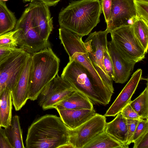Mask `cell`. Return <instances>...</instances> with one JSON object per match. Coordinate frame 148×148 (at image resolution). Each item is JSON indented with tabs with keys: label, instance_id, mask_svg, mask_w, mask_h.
<instances>
[{
	"label": "cell",
	"instance_id": "28",
	"mask_svg": "<svg viewBox=\"0 0 148 148\" xmlns=\"http://www.w3.org/2000/svg\"><path fill=\"white\" fill-rule=\"evenodd\" d=\"M147 132H148V119L139 121L133 136L132 143Z\"/></svg>",
	"mask_w": 148,
	"mask_h": 148
},
{
	"label": "cell",
	"instance_id": "9",
	"mask_svg": "<svg viewBox=\"0 0 148 148\" xmlns=\"http://www.w3.org/2000/svg\"><path fill=\"white\" fill-rule=\"evenodd\" d=\"M59 38L69 56V61L80 63L92 74L96 71L82 41V36L64 28L59 29Z\"/></svg>",
	"mask_w": 148,
	"mask_h": 148
},
{
	"label": "cell",
	"instance_id": "1",
	"mask_svg": "<svg viewBox=\"0 0 148 148\" xmlns=\"http://www.w3.org/2000/svg\"><path fill=\"white\" fill-rule=\"evenodd\" d=\"M70 129L61 118L47 114L34 120L28 129L26 148L71 147Z\"/></svg>",
	"mask_w": 148,
	"mask_h": 148
},
{
	"label": "cell",
	"instance_id": "21",
	"mask_svg": "<svg viewBox=\"0 0 148 148\" xmlns=\"http://www.w3.org/2000/svg\"><path fill=\"white\" fill-rule=\"evenodd\" d=\"M5 130L13 148H24L22 131L19 116L16 115L12 117L10 123L5 128Z\"/></svg>",
	"mask_w": 148,
	"mask_h": 148
},
{
	"label": "cell",
	"instance_id": "36",
	"mask_svg": "<svg viewBox=\"0 0 148 148\" xmlns=\"http://www.w3.org/2000/svg\"><path fill=\"white\" fill-rule=\"evenodd\" d=\"M60 0H38L49 7L55 6L57 5Z\"/></svg>",
	"mask_w": 148,
	"mask_h": 148
},
{
	"label": "cell",
	"instance_id": "35",
	"mask_svg": "<svg viewBox=\"0 0 148 148\" xmlns=\"http://www.w3.org/2000/svg\"><path fill=\"white\" fill-rule=\"evenodd\" d=\"M20 48H0V62L4 60L12 52Z\"/></svg>",
	"mask_w": 148,
	"mask_h": 148
},
{
	"label": "cell",
	"instance_id": "11",
	"mask_svg": "<svg viewBox=\"0 0 148 148\" xmlns=\"http://www.w3.org/2000/svg\"><path fill=\"white\" fill-rule=\"evenodd\" d=\"M75 91L71 85L58 74L40 93L38 104L44 110L53 109L56 104Z\"/></svg>",
	"mask_w": 148,
	"mask_h": 148
},
{
	"label": "cell",
	"instance_id": "38",
	"mask_svg": "<svg viewBox=\"0 0 148 148\" xmlns=\"http://www.w3.org/2000/svg\"><path fill=\"white\" fill-rule=\"evenodd\" d=\"M134 1H140L148 2V0H134Z\"/></svg>",
	"mask_w": 148,
	"mask_h": 148
},
{
	"label": "cell",
	"instance_id": "7",
	"mask_svg": "<svg viewBox=\"0 0 148 148\" xmlns=\"http://www.w3.org/2000/svg\"><path fill=\"white\" fill-rule=\"evenodd\" d=\"M106 29L104 31H95L90 33L84 42L91 61L95 69L103 80L114 91L113 80L108 76L103 63L104 52L107 51V35Z\"/></svg>",
	"mask_w": 148,
	"mask_h": 148
},
{
	"label": "cell",
	"instance_id": "17",
	"mask_svg": "<svg viewBox=\"0 0 148 148\" xmlns=\"http://www.w3.org/2000/svg\"><path fill=\"white\" fill-rule=\"evenodd\" d=\"M57 110L64 124L71 130L79 127L96 113L94 109H62Z\"/></svg>",
	"mask_w": 148,
	"mask_h": 148
},
{
	"label": "cell",
	"instance_id": "2",
	"mask_svg": "<svg viewBox=\"0 0 148 148\" xmlns=\"http://www.w3.org/2000/svg\"><path fill=\"white\" fill-rule=\"evenodd\" d=\"M102 12L99 0L72 1L61 10L58 23L60 27L83 37L100 22Z\"/></svg>",
	"mask_w": 148,
	"mask_h": 148
},
{
	"label": "cell",
	"instance_id": "16",
	"mask_svg": "<svg viewBox=\"0 0 148 148\" xmlns=\"http://www.w3.org/2000/svg\"><path fill=\"white\" fill-rule=\"evenodd\" d=\"M31 55L28 57L14 89L11 91L12 105L16 111L20 110L29 99V79Z\"/></svg>",
	"mask_w": 148,
	"mask_h": 148
},
{
	"label": "cell",
	"instance_id": "18",
	"mask_svg": "<svg viewBox=\"0 0 148 148\" xmlns=\"http://www.w3.org/2000/svg\"><path fill=\"white\" fill-rule=\"evenodd\" d=\"M62 109H94L93 104L87 97L75 91L56 104L53 107Z\"/></svg>",
	"mask_w": 148,
	"mask_h": 148
},
{
	"label": "cell",
	"instance_id": "39",
	"mask_svg": "<svg viewBox=\"0 0 148 148\" xmlns=\"http://www.w3.org/2000/svg\"><path fill=\"white\" fill-rule=\"evenodd\" d=\"M0 1H7L8 0H0Z\"/></svg>",
	"mask_w": 148,
	"mask_h": 148
},
{
	"label": "cell",
	"instance_id": "19",
	"mask_svg": "<svg viewBox=\"0 0 148 148\" xmlns=\"http://www.w3.org/2000/svg\"><path fill=\"white\" fill-rule=\"evenodd\" d=\"M116 115L113 120L106 123L105 131L128 148L126 145L127 138V119L120 112Z\"/></svg>",
	"mask_w": 148,
	"mask_h": 148
},
{
	"label": "cell",
	"instance_id": "27",
	"mask_svg": "<svg viewBox=\"0 0 148 148\" xmlns=\"http://www.w3.org/2000/svg\"><path fill=\"white\" fill-rule=\"evenodd\" d=\"M134 2L136 18L143 20L148 23V2L134 1Z\"/></svg>",
	"mask_w": 148,
	"mask_h": 148
},
{
	"label": "cell",
	"instance_id": "14",
	"mask_svg": "<svg viewBox=\"0 0 148 148\" xmlns=\"http://www.w3.org/2000/svg\"><path fill=\"white\" fill-rule=\"evenodd\" d=\"M33 22L39 36L48 40L53 28L52 17L49 7L39 1L30 3Z\"/></svg>",
	"mask_w": 148,
	"mask_h": 148
},
{
	"label": "cell",
	"instance_id": "22",
	"mask_svg": "<svg viewBox=\"0 0 148 148\" xmlns=\"http://www.w3.org/2000/svg\"><path fill=\"white\" fill-rule=\"evenodd\" d=\"M126 148L109 134L105 131L95 137L84 148Z\"/></svg>",
	"mask_w": 148,
	"mask_h": 148
},
{
	"label": "cell",
	"instance_id": "24",
	"mask_svg": "<svg viewBox=\"0 0 148 148\" xmlns=\"http://www.w3.org/2000/svg\"><path fill=\"white\" fill-rule=\"evenodd\" d=\"M129 103L133 109L143 119H148V86L136 98Z\"/></svg>",
	"mask_w": 148,
	"mask_h": 148
},
{
	"label": "cell",
	"instance_id": "10",
	"mask_svg": "<svg viewBox=\"0 0 148 148\" xmlns=\"http://www.w3.org/2000/svg\"><path fill=\"white\" fill-rule=\"evenodd\" d=\"M106 123V116L96 113L76 128L70 129L71 147L84 148L96 135L105 131Z\"/></svg>",
	"mask_w": 148,
	"mask_h": 148
},
{
	"label": "cell",
	"instance_id": "5",
	"mask_svg": "<svg viewBox=\"0 0 148 148\" xmlns=\"http://www.w3.org/2000/svg\"><path fill=\"white\" fill-rule=\"evenodd\" d=\"M14 30L18 48L31 55L50 46L48 40L42 38L34 27L30 4L17 21Z\"/></svg>",
	"mask_w": 148,
	"mask_h": 148
},
{
	"label": "cell",
	"instance_id": "3",
	"mask_svg": "<svg viewBox=\"0 0 148 148\" xmlns=\"http://www.w3.org/2000/svg\"><path fill=\"white\" fill-rule=\"evenodd\" d=\"M60 62L50 46L31 55L29 99H37L43 89L58 74Z\"/></svg>",
	"mask_w": 148,
	"mask_h": 148
},
{
	"label": "cell",
	"instance_id": "13",
	"mask_svg": "<svg viewBox=\"0 0 148 148\" xmlns=\"http://www.w3.org/2000/svg\"><path fill=\"white\" fill-rule=\"evenodd\" d=\"M107 50L113 67V81L117 83H125L133 72L136 63L125 58L112 41H108Z\"/></svg>",
	"mask_w": 148,
	"mask_h": 148
},
{
	"label": "cell",
	"instance_id": "25",
	"mask_svg": "<svg viewBox=\"0 0 148 148\" xmlns=\"http://www.w3.org/2000/svg\"><path fill=\"white\" fill-rule=\"evenodd\" d=\"M135 37L147 52L148 47V23L136 18L132 25Z\"/></svg>",
	"mask_w": 148,
	"mask_h": 148
},
{
	"label": "cell",
	"instance_id": "34",
	"mask_svg": "<svg viewBox=\"0 0 148 148\" xmlns=\"http://www.w3.org/2000/svg\"><path fill=\"white\" fill-rule=\"evenodd\" d=\"M0 148H13L4 129L0 127Z\"/></svg>",
	"mask_w": 148,
	"mask_h": 148
},
{
	"label": "cell",
	"instance_id": "26",
	"mask_svg": "<svg viewBox=\"0 0 148 148\" xmlns=\"http://www.w3.org/2000/svg\"><path fill=\"white\" fill-rule=\"evenodd\" d=\"M15 33L13 30L0 35V48H19Z\"/></svg>",
	"mask_w": 148,
	"mask_h": 148
},
{
	"label": "cell",
	"instance_id": "31",
	"mask_svg": "<svg viewBox=\"0 0 148 148\" xmlns=\"http://www.w3.org/2000/svg\"><path fill=\"white\" fill-rule=\"evenodd\" d=\"M103 63L107 74L110 78L113 80L114 77L113 67L112 61L107 50L105 51L104 52Z\"/></svg>",
	"mask_w": 148,
	"mask_h": 148
},
{
	"label": "cell",
	"instance_id": "8",
	"mask_svg": "<svg viewBox=\"0 0 148 148\" xmlns=\"http://www.w3.org/2000/svg\"><path fill=\"white\" fill-rule=\"evenodd\" d=\"M30 55L20 48L0 62V96L5 88L14 89Z\"/></svg>",
	"mask_w": 148,
	"mask_h": 148
},
{
	"label": "cell",
	"instance_id": "12",
	"mask_svg": "<svg viewBox=\"0 0 148 148\" xmlns=\"http://www.w3.org/2000/svg\"><path fill=\"white\" fill-rule=\"evenodd\" d=\"M136 19L134 0H112L110 14L106 23L109 33L118 27L132 25Z\"/></svg>",
	"mask_w": 148,
	"mask_h": 148
},
{
	"label": "cell",
	"instance_id": "37",
	"mask_svg": "<svg viewBox=\"0 0 148 148\" xmlns=\"http://www.w3.org/2000/svg\"><path fill=\"white\" fill-rule=\"evenodd\" d=\"M24 2H33L35 0H23Z\"/></svg>",
	"mask_w": 148,
	"mask_h": 148
},
{
	"label": "cell",
	"instance_id": "32",
	"mask_svg": "<svg viewBox=\"0 0 148 148\" xmlns=\"http://www.w3.org/2000/svg\"><path fill=\"white\" fill-rule=\"evenodd\" d=\"M101 2L102 12L105 17V22L106 23L110 14L112 0H101Z\"/></svg>",
	"mask_w": 148,
	"mask_h": 148
},
{
	"label": "cell",
	"instance_id": "15",
	"mask_svg": "<svg viewBox=\"0 0 148 148\" xmlns=\"http://www.w3.org/2000/svg\"><path fill=\"white\" fill-rule=\"evenodd\" d=\"M142 70L139 69L133 73L130 80L107 111L104 116H115L130 102L142 79Z\"/></svg>",
	"mask_w": 148,
	"mask_h": 148
},
{
	"label": "cell",
	"instance_id": "6",
	"mask_svg": "<svg viewBox=\"0 0 148 148\" xmlns=\"http://www.w3.org/2000/svg\"><path fill=\"white\" fill-rule=\"evenodd\" d=\"M110 33L111 41L127 60L136 63L145 58L147 52L135 37L132 25L118 27Z\"/></svg>",
	"mask_w": 148,
	"mask_h": 148
},
{
	"label": "cell",
	"instance_id": "4",
	"mask_svg": "<svg viewBox=\"0 0 148 148\" xmlns=\"http://www.w3.org/2000/svg\"><path fill=\"white\" fill-rule=\"evenodd\" d=\"M61 76L76 91L88 98L93 104L106 105L110 101L112 95L100 88L86 69L78 62L69 61Z\"/></svg>",
	"mask_w": 148,
	"mask_h": 148
},
{
	"label": "cell",
	"instance_id": "20",
	"mask_svg": "<svg viewBox=\"0 0 148 148\" xmlns=\"http://www.w3.org/2000/svg\"><path fill=\"white\" fill-rule=\"evenodd\" d=\"M12 105L11 90L6 88L0 96V127L5 128L10 124Z\"/></svg>",
	"mask_w": 148,
	"mask_h": 148
},
{
	"label": "cell",
	"instance_id": "33",
	"mask_svg": "<svg viewBox=\"0 0 148 148\" xmlns=\"http://www.w3.org/2000/svg\"><path fill=\"white\" fill-rule=\"evenodd\" d=\"M133 143V148H148V132L140 137Z\"/></svg>",
	"mask_w": 148,
	"mask_h": 148
},
{
	"label": "cell",
	"instance_id": "30",
	"mask_svg": "<svg viewBox=\"0 0 148 148\" xmlns=\"http://www.w3.org/2000/svg\"><path fill=\"white\" fill-rule=\"evenodd\" d=\"M139 121L135 120L127 119V138L126 145H129L132 143L133 136Z\"/></svg>",
	"mask_w": 148,
	"mask_h": 148
},
{
	"label": "cell",
	"instance_id": "29",
	"mask_svg": "<svg viewBox=\"0 0 148 148\" xmlns=\"http://www.w3.org/2000/svg\"><path fill=\"white\" fill-rule=\"evenodd\" d=\"M120 112L123 117L127 119L139 121L143 119L131 107L129 103L122 109Z\"/></svg>",
	"mask_w": 148,
	"mask_h": 148
},
{
	"label": "cell",
	"instance_id": "23",
	"mask_svg": "<svg viewBox=\"0 0 148 148\" xmlns=\"http://www.w3.org/2000/svg\"><path fill=\"white\" fill-rule=\"evenodd\" d=\"M17 20L5 3L0 0V35L14 29Z\"/></svg>",
	"mask_w": 148,
	"mask_h": 148
}]
</instances>
